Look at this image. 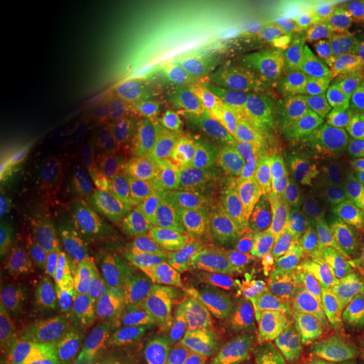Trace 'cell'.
Instances as JSON below:
<instances>
[{
  "mask_svg": "<svg viewBox=\"0 0 364 364\" xmlns=\"http://www.w3.org/2000/svg\"><path fill=\"white\" fill-rule=\"evenodd\" d=\"M65 364H75V363H73V361H70V363H65Z\"/></svg>",
  "mask_w": 364,
  "mask_h": 364,
  "instance_id": "8fae6325",
  "label": "cell"
},
{
  "mask_svg": "<svg viewBox=\"0 0 364 364\" xmlns=\"http://www.w3.org/2000/svg\"><path fill=\"white\" fill-rule=\"evenodd\" d=\"M272 248L275 268V307L287 306L318 290H338L331 262L316 257L290 236L272 243Z\"/></svg>",
  "mask_w": 364,
  "mask_h": 364,
  "instance_id": "3957f363",
  "label": "cell"
},
{
  "mask_svg": "<svg viewBox=\"0 0 364 364\" xmlns=\"http://www.w3.org/2000/svg\"><path fill=\"white\" fill-rule=\"evenodd\" d=\"M346 297L324 289L277 307L280 329L297 364H326Z\"/></svg>",
  "mask_w": 364,
  "mask_h": 364,
  "instance_id": "7a4b0ae2",
  "label": "cell"
},
{
  "mask_svg": "<svg viewBox=\"0 0 364 364\" xmlns=\"http://www.w3.org/2000/svg\"><path fill=\"white\" fill-rule=\"evenodd\" d=\"M336 287H346L364 297V250L332 262Z\"/></svg>",
  "mask_w": 364,
  "mask_h": 364,
  "instance_id": "ba28073f",
  "label": "cell"
},
{
  "mask_svg": "<svg viewBox=\"0 0 364 364\" xmlns=\"http://www.w3.org/2000/svg\"><path fill=\"white\" fill-rule=\"evenodd\" d=\"M221 285L223 294L250 309V312L275 307V268L272 245L247 255L228 268Z\"/></svg>",
  "mask_w": 364,
  "mask_h": 364,
  "instance_id": "5b68a950",
  "label": "cell"
},
{
  "mask_svg": "<svg viewBox=\"0 0 364 364\" xmlns=\"http://www.w3.org/2000/svg\"><path fill=\"white\" fill-rule=\"evenodd\" d=\"M221 309L215 297H208L193 309L182 322L179 336V356L186 364H198L206 356L220 327Z\"/></svg>",
  "mask_w": 364,
  "mask_h": 364,
  "instance_id": "8992f818",
  "label": "cell"
},
{
  "mask_svg": "<svg viewBox=\"0 0 364 364\" xmlns=\"http://www.w3.org/2000/svg\"><path fill=\"white\" fill-rule=\"evenodd\" d=\"M326 364H364V297L346 299Z\"/></svg>",
  "mask_w": 364,
  "mask_h": 364,
  "instance_id": "52a82bcc",
  "label": "cell"
},
{
  "mask_svg": "<svg viewBox=\"0 0 364 364\" xmlns=\"http://www.w3.org/2000/svg\"><path fill=\"white\" fill-rule=\"evenodd\" d=\"M233 364H297L280 329L277 307L250 312L236 334Z\"/></svg>",
  "mask_w": 364,
  "mask_h": 364,
  "instance_id": "277c9868",
  "label": "cell"
},
{
  "mask_svg": "<svg viewBox=\"0 0 364 364\" xmlns=\"http://www.w3.org/2000/svg\"><path fill=\"white\" fill-rule=\"evenodd\" d=\"M289 236L326 262L364 250V206L348 198H326L290 218Z\"/></svg>",
  "mask_w": 364,
  "mask_h": 364,
  "instance_id": "6da1fadb",
  "label": "cell"
},
{
  "mask_svg": "<svg viewBox=\"0 0 364 364\" xmlns=\"http://www.w3.org/2000/svg\"><path fill=\"white\" fill-rule=\"evenodd\" d=\"M206 364H233V358H231V354L221 353L218 354L216 358H213L211 361H208Z\"/></svg>",
  "mask_w": 364,
  "mask_h": 364,
  "instance_id": "30bf717a",
  "label": "cell"
},
{
  "mask_svg": "<svg viewBox=\"0 0 364 364\" xmlns=\"http://www.w3.org/2000/svg\"><path fill=\"white\" fill-rule=\"evenodd\" d=\"M182 331V324H174V322H154L147 329H144L140 336V356L147 358L154 356L167 348L174 339H179Z\"/></svg>",
  "mask_w": 364,
  "mask_h": 364,
  "instance_id": "9c48e42d",
  "label": "cell"
}]
</instances>
